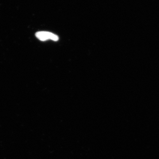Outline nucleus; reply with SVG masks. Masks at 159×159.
Instances as JSON below:
<instances>
[{
  "label": "nucleus",
  "instance_id": "nucleus-1",
  "mask_svg": "<svg viewBox=\"0 0 159 159\" xmlns=\"http://www.w3.org/2000/svg\"><path fill=\"white\" fill-rule=\"evenodd\" d=\"M36 37L42 41L51 39L54 41H57L59 37L56 34L48 31H39L35 34Z\"/></svg>",
  "mask_w": 159,
  "mask_h": 159
}]
</instances>
